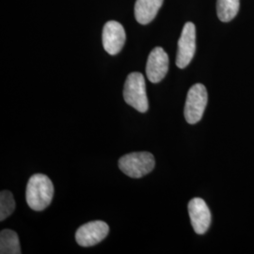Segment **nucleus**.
I'll return each instance as SVG.
<instances>
[{
	"label": "nucleus",
	"instance_id": "3",
	"mask_svg": "<svg viewBox=\"0 0 254 254\" xmlns=\"http://www.w3.org/2000/svg\"><path fill=\"white\" fill-rule=\"evenodd\" d=\"M124 98L129 106L141 113L149 109L146 92L145 78L143 74L137 72L131 73L127 76L124 88Z\"/></svg>",
	"mask_w": 254,
	"mask_h": 254
},
{
	"label": "nucleus",
	"instance_id": "2",
	"mask_svg": "<svg viewBox=\"0 0 254 254\" xmlns=\"http://www.w3.org/2000/svg\"><path fill=\"white\" fill-rule=\"evenodd\" d=\"M154 155L149 152H136L122 156L119 159L120 170L131 178H141L154 169Z\"/></svg>",
	"mask_w": 254,
	"mask_h": 254
},
{
	"label": "nucleus",
	"instance_id": "6",
	"mask_svg": "<svg viewBox=\"0 0 254 254\" xmlns=\"http://www.w3.org/2000/svg\"><path fill=\"white\" fill-rule=\"evenodd\" d=\"M109 225L101 220L88 222L77 229L75 240L81 247L97 245L109 235Z\"/></svg>",
	"mask_w": 254,
	"mask_h": 254
},
{
	"label": "nucleus",
	"instance_id": "13",
	"mask_svg": "<svg viewBox=\"0 0 254 254\" xmlns=\"http://www.w3.org/2000/svg\"><path fill=\"white\" fill-rule=\"evenodd\" d=\"M15 209V201L13 195L8 190H2L0 193V220L3 221L13 213Z\"/></svg>",
	"mask_w": 254,
	"mask_h": 254
},
{
	"label": "nucleus",
	"instance_id": "8",
	"mask_svg": "<svg viewBox=\"0 0 254 254\" xmlns=\"http://www.w3.org/2000/svg\"><path fill=\"white\" fill-rule=\"evenodd\" d=\"M169 71V57L162 47H155L149 55L146 74L152 83H158L163 79Z\"/></svg>",
	"mask_w": 254,
	"mask_h": 254
},
{
	"label": "nucleus",
	"instance_id": "12",
	"mask_svg": "<svg viewBox=\"0 0 254 254\" xmlns=\"http://www.w3.org/2000/svg\"><path fill=\"white\" fill-rule=\"evenodd\" d=\"M239 10V0H218L217 11L218 18L222 22H229L235 18Z\"/></svg>",
	"mask_w": 254,
	"mask_h": 254
},
{
	"label": "nucleus",
	"instance_id": "10",
	"mask_svg": "<svg viewBox=\"0 0 254 254\" xmlns=\"http://www.w3.org/2000/svg\"><path fill=\"white\" fill-rule=\"evenodd\" d=\"M163 4V0H136L135 17L141 25L151 23Z\"/></svg>",
	"mask_w": 254,
	"mask_h": 254
},
{
	"label": "nucleus",
	"instance_id": "5",
	"mask_svg": "<svg viewBox=\"0 0 254 254\" xmlns=\"http://www.w3.org/2000/svg\"><path fill=\"white\" fill-rule=\"evenodd\" d=\"M196 52V27L191 22L186 23L183 27L181 36L178 42L176 56V65L184 69L190 64Z\"/></svg>",
	"mask_w": 254,
	"mask_h": 254
},
{
	"label": "nucleus",
	"instance_id": "1",
	"mask_svg": "<svg viewBox=\"0 0 254 254\" xmlns=\"http://www.w3.org/2000/svg\"><path fill=\"white\" fill-rule=\"evenodd\" d=\"M54 196L53 183L45 174L37 173L27 182L26 200L27 205L34 211L47 208Z\"/></svg>",
	"mask_w": 254,
	"mask_h": 254
},
{
	"label": "nucleus",
	"instance_id": "4",
	"mask_svg": "<svg viewBox=\"0 0 254 254\" xmlns=\"http://www.w3.org/2000/svg\"><path fill=\"white\" fill-rule=\"evenodd\" d=\"M208 102V94L206 88L200 84H195L188 92L187 101L185 105V118L190 125L199 123L204 113Z\"/></svg>",
	"mask_w": 254,
	"mask_h": 254
},
{
	"label": "nucleus",
	"instance_id": "11",
	"mask_svg": "<svg viewBox=\"0 0 254 254\" xmlns=\"http://www.w3.org/2000/svg\"><path fill=\"white\" fill-rule=\"evenodd\" d=\"M0 254H20L21 248L18 235L9 229L2 230L0 233Z\"/></svg>",
	"mask_w": 254,
	"mask_h": 254
},
{
	"label": "nucleus",
	"instance_id": "7",
	"mask_svg": "<svg viewBox=\"0 0 254 254\" xmlns=\"http://www.w3.org/2000/svg\"><path fill=\"white\" fill-rule=\"evenodd\" d=\"M127 34L124 27L116 21H109L103 29V46L109 55H117L126 44Z\"/></svg>",
	"mask_w": 254,
	"mask_h": 254
},
{
	"label": "nucleus",
	"instance_id": "9",
	"mask_svg": "<svg viewBox=\"0 0 254 254\" xmlns=\"http://www.w3.org/2000/svg\"><path fill=\"white\" fill-rule=\"evenodd\" d=\"M189 214L195 233L205 234L211 224V213L206 202L200 198L192 199L189 203Z\"/></svg>",
	"mask_w": 254,
	"mask_h": 254
}]
</instances>
